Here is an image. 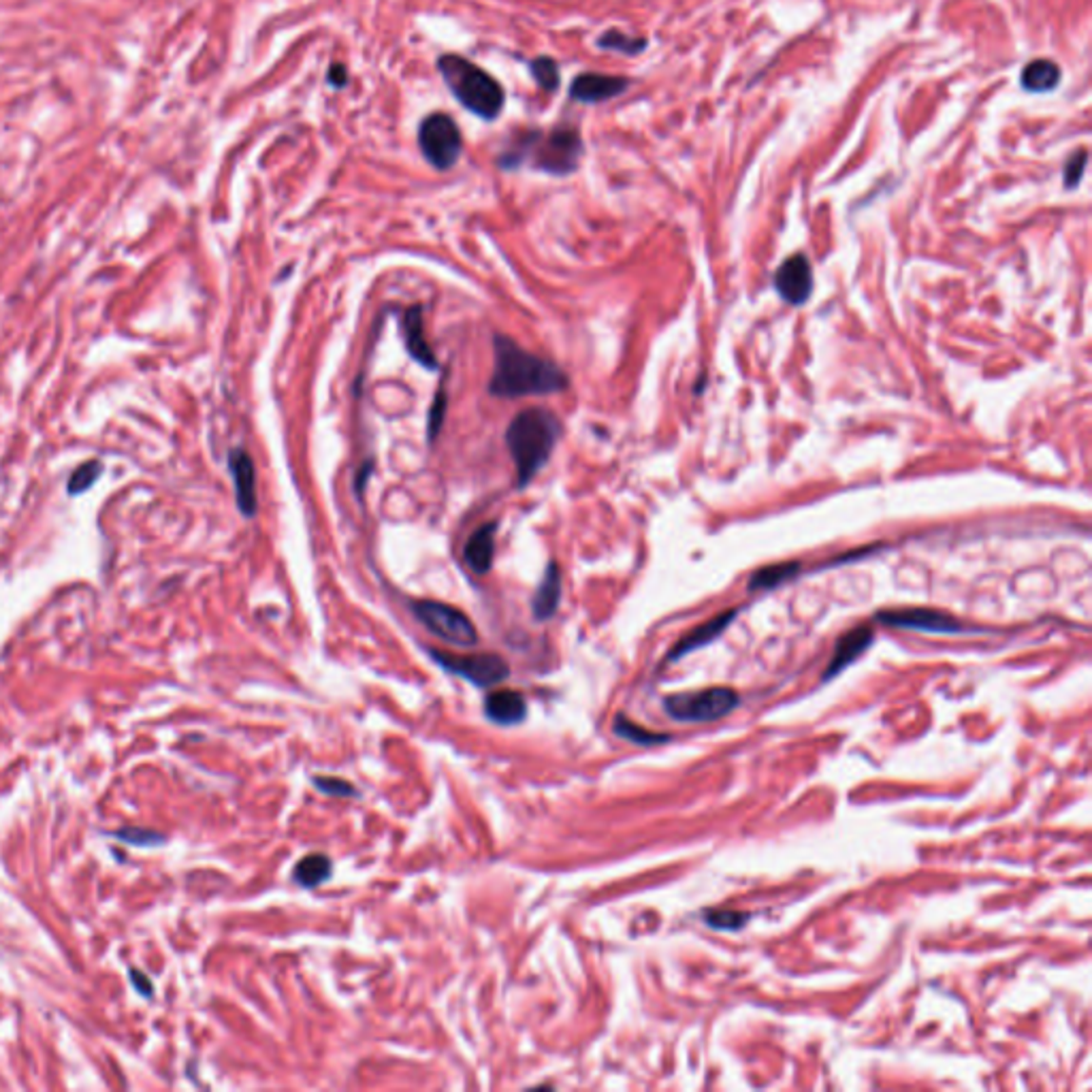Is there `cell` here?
<instances>
[{"mask_svg":"<svg viewBox=\"0 0 1092 1092\" xmlns=\"http://www.w3.org/2000/svg\"><path fill=\"white\" fill-rule=\"evenodd\" d=\"M877 622L892 625V627H905V630H917V632H930V634H960L965 627L941 610L932 608H898V610H881L877 613Z\"/></svg>","mask_w":1092,"mask_h":1092,"instance_id":"obj_9","label":"cell"},{"mask_svg":"<svg viewBox=\"0 0 1092 1092\" xmlns=\"http://www.w3.org/2000/svg\"><path fill=\"white\" fill-rule=\"evenodd\" d=\"M447 406H449L447 404V387L442 384L438 393H435L433 404L430 410V418H427V438H430V442L438 438V433L444 425V416H447Z\"/></svg>","mask_w":1092,"mask_h":1092,"instance_id":"obj_27","label":"cell"},{"mask_svg":"<svg viewBox=\"0 0 1092 1092\" xmlns=\"http://www.w3.org/2000/svg\"><path fill=\"white\" fill-rule=\"evenodd\" d=\"M412 613L427 630L449 644L468 649L478 642V632L471 619L455 606L433 600H418L412 604Z\"/></svg>","mask_w":1092,"mask_h":1092,"instance_id":"obj_7","label":"cell"},{"mask_svg":"<svg viewBox=\"0 0 1092 1092\" xmlns=\"http://www.w3.org/2000/svg\"><path fill=\"white\" fill-rule=\"evenodd\" d=\"M1086 163H1088V154L1086 150H1078L1069 156V161L1064 163V173H1063V182H1064V188H1078L1082 178H1084V169H1086Z\"/></svg>","mask_w":1092,"mask_h":1092,"instance_id":"obj_29","label":"cell"},{"mask_svg":"<svg viewBox=\"0 0 1092 1092\" xmlns=\"http://www.w3.org/2000/svg\"><path fill=\"white\" fill-rule=\"evenodd\" d=\"M401 327H404V342L410 356L416 363H421L425 370H438V359L433 356L431 346L425 337V318L421 305H412V308L406 310Z\"/></svg>","mask_w":1092,"mask_h":1092,"instance_id":"obj_13","label":"cell"},{"mask_svg":"<svg viewBox=\"0 0 1092 1092\" xmlns=\"http://www.w3.org/2000/svg\"><path fill=\"white\" fill-rule=\"evenodd\" d=\"M418 147L435 171H450L463 154V135L457 120L444 111L427 113L418 125Z\"/></svg>","mask_w":1092,"mask_h":1092,"instance_id":"obj_5","label":"cell"},{"mask_svg":"<svg viewBox=\"0 0 1092 1092\" xmlns=\"http://www.w3.org/2000/svg\"><path fill=\"white\" fill-rule=\"evenodd\" d=\"M229 471L235 487V502L246 519L257 517L259 497H257V469L255 461L243 449H233L229 452Z\"/></svg>","mask_w":1092,"mask_h":1092,"instance_id":"obj_11","label":"cell"},{"mask_svg":"<svg viewBox=\"0 0 1092 1092\" xmlns=\"http://www.w3.org/2000/svg\"><path fill=\"white\" fill-rule=\"evenodd\" d=\"M497 523H485V526H480L474 534L468 538L466 546H463V557H466V564L474 570L476 574H487L491 572L493 567V559H495V534H497Z\"/></svg>","mask_w":1092,"mask_h":1092,"instance_id":"obj_14","label":"cell"},{"mask_svg":"<svg viewBox=\"0 0 1092 1092\" xmlns=\"http://www.w3.org/2000/svg\"><path fill=\"white\" fill-rule=\"evenodd\" d=\"M314 785H316L320 792L329 794V796H337V798L353 796L354 794V788L351 783L344 781V779H335V776H316V779H314Z\"/></svg>","mask_w":1092,"mask_h":1092,"instance_id":"obj_30","label":"cell"},{"mask_svg":"<svg viewBox=\"0 0 1092 1092\" xmlns=\"http://www.w3.org/2000/svg\"><path fill=\"white\" fill-rule=\"evenodd\" d=\"M529 75L534 77L536 86L546 94H553L559 90L562 84V68L559 63L550 56H536L529 60Z\"/></svg>","mask_w":1092,"mask_h":1092,"instance_id":"obj_22","label":"cell"},{"mask_svg":"<svg viewBox=\"0 0 1092 1092\" xmlns=\"http://www.w3.org/2000/svg\"><path fill=\"white\" fill-rule=\"evenodd\" d=\"M796 572H798V564H794V562L766 565V567H762V570H757L754 576H751L749 589L751 591L773 589V587H776V584H781L788 579H792V576Z\"/></svg>","mask_w":1092,"mask_h":1092,"instance_id":"obj_23","label":"cell"},{"mask_svg":"<svg viewBox=\"0 0 1092 1092\" xmlns=\"http://www.w3.org/2000/svg\"><path fill=\"white\" fill-rule=\"evenodd\" d=\"M485 713L489 719L500 723V726H514V723L526 719L527 702L523 694L514 692V689H497V692L487 696Z\"/></svg>","mask_w":1092,"mask_h":1092,"instance_id":"obj_16","label":"cell"},{"mask_svg":"<svg viewBox=\"0 0 1092 1092\" xmlns=\"http://www.w3.org/2000/svg\"><path fill=\"white\" fill-rule=\"evenodd\" d=\"M372 471H374V459L363 463L361 469L356 471V476H354V491H356V497L363 495V489L367 487V480H370Z\"/></svg>","mask_w":1092,"mask_h":1092,"instance_id":"obj_32","label":"cell"},{"mask_svg":"<svg viewBox=\"0 0 1092 1092\" xmlns=\"http://www.w3.org/2000/svg\"><path fill=\"white\" fill-rule=\"evenodd\" d=\"M431 658L452 675L468 679L478 687H491L508 679L510 668L504 658L495 653L455 655L447 651H431Z\"/></svg>","mask_w":1092,"mask_h":1092,"instance_id":"obj_8","label":"cell"},{"mask_svg":"<svg viewBox=\"0 0 1092 1092\" xmlns=\"http://www.w3.org/2000/svg\"><path fill=\"white\" fill-rule=\"evenodd\" d=\"M584 154L583 137L576 126H557L553 130L527 128L512 139L508 147H504L497 156V167L504 171H514L521 164L529 163L531 167L546 173V176L565 178L579 169Z\"/></svg>","mask_w":1092,"mask_h":1092,"instance_id":"obj_2","label":"cell"},{"mask_svg":"<svg viewBox=\"0 0 1092 1092\" xmlns=\"http://www.w3.org/2000/svg\"><path fill=\"white\" fill-rule=\"evenodd\" d=\"M749 913L734 911V910H718L706 913V924L718 930H738L747 924Z\"/></svg>","mask_w":1092,"mask_h":1092,"instance_id":"obj_26","label":"cell"},{"mask_svg":"<svg viewBox=\"0 0 1092 1092\" xmlns=\"http://www.w3.org/2000/svg\"><path fill=\"white\" fill-rule=\"evenodd\" d=\"M327 84L331 88L335 90H342L344 86L348 84V68L342 63H335L329 67V73H327Z\"/></svg>","mask_w":1092,"mask_h":1092,"instance_id":"obj_31","label":"cell"},{"mask_svg":"<svg viewBox=\"0 0 1092 1092\" xmlns=\"http://www.w3.org/2000/svg\"><path fill=\"white\" fill-rule=\"evenodd\" d=\"M329 877H331V860L327 855L320 853L305 855L295 869V879L299 881L303 888H316Z\"/></svg>","mask_w":1092,"mask_h":1092,"instance_id":"obj_20","label":"cell"},{"mask_svg":"<svg viewBox=\"0 0 1092 1092\" xmlns=\"http://www.w3.org/2000/svg\"><path fill=\"white\" fill-rule=\"evenodd\" d=\"M615 734H619L622 738L636 742V745H660V742H666L670 738L668 734H660V732H651L646 728H641L638 723L623 718V715H619V718L615 719Z\"/></svg>","mask_w":1092,"mask_h":1092,"instance_id":"obj_24","label":"cell"},{"mask_svg":"<svg viewBox=\"0 0 1092 1092\" xmlns=\"http://www.w3.org/2000/svg\"><path fill=\"white\" fill-rule=\"evenodd\" d=\"M1061 67L1052 63V60L1047 58H1037L1033 63H1028L1025 68H1022L1020 73V86L1025 88L1026 92H1033V94H1042V92H1052L1059 88L1061 84Z\"/></svg>","mask_w":1092,"mask_h":1092,"instance_id":"obj_19","label":"cell"},{"mask_svg":"<svg viewBox=\"0 0 1092 1092\" xmlns=\"http://www.w3.org/2000/svg\"><path fill=\"white\" fill-rule=\"evenodd\" d=\"M871 642H872V630L869 625H860L855 627V630L847 632L834 646V655L824 672V680L833 679L843 668L850 666L853 660H858L860 655L869 649Z\"/></svg>","mask_w":1092,"mask_h":1092,"instance_id":"obj_17","label":"cell"},{"mask_svg":"<svg viewBox=\"0 0 1092 1092\" xmlns=\"http://www.w3.org/2000/svg\"><path fill=\"white\" fill-rule=\"evenodd\" d=\"M734 619H737V610H728V613H723L719 617L711 619V622L702 623L700 627H696V630L689 632L685 638H680V641L675 644V649H672L668 655V661H677L680 658H685L687 653H692L696 649H700V646L713 642L715 638H718L734 622Z\"/></svg>","mask_w":1092,"mask_h":1092,"instance_id":"obj_18","label":"cell"},{"mask_svg":"<svg viewBox=\"0 0 1092 1092\" xmlns=\"http://www.w3.org/2000/svg\"><path fill=\"white\" fill-rule=\"evenodd\" d=\"M596 46L600 49L619 51V54H625V56H638L646 49L649 41H646L644 37H632V34H625L617 29H610V30L600 34Z\"/></svg>","mask_w":1092,"mask_h":1092,"instance_id":"obj_21","label":"cell"},{"mask_svg":"<svg viewBox=\"0 0 1092 1092\" xmlns=\"http://www.w3.org/2000/svg\"><path fill=\"white\" fill-rule=\"evenodd\" d=\"M775 288L785 301L802 305L814 293V269L805 255L785 259L775 274Z\"/></svg>","mask_w":1092,"mask_h":1092,"instance_id":"obj_10","label":"cell"},{"mask_svg":"<svg viewBox=\"0 0 1092 1092\" xmlns=\"http://www.w3.org/2000/svg\"><path fill=\"white\" fill-rule=\"evenodd\" d=\"M493 374L489 393L493 397L519 399L531 395H555L570 387V378L557 363L531 354L512 337L497 334L493 337Z\"/></svg>","mask_w":1092,"mask_h":1092,"instance_id":"obj_1","label":"cell"},{"mask_svg":"<svg viewBox=\"0 0 1092 1092\" xmlns=\"http://www.w3.org/2000/svg\"><path fill=\"white\" fill-rule=\"evenodd\" d=\"M738 706V694L730 687H709L702 692L677 694L663 700V709L677 721L700 723L726 718Z\"/></svg>","mask_w":1092,"mask_h":1092,"instance_id":"obj_6","label":"cell"},{"mask_svg":"<svg viewBox=\"0 0 1092 1092\" xmlns=\"http://www.w3.org/2000/svg\"><path fill=\"white\" fill-rule=\"evenodd\" d=\"M630 80L623 75H604V73H581L576 75L570 86V99L583 105H598L613 101L630 88Z\"/></svg>","mask_w":1092,"mask_h":1092,"instance_id":"obj_12","label":"cell"},{"mask_svg":"<svg viewBox=\"0 0 1092 1092\" xmlns=\"http://www.w3.org/2000/svg\"><path fill=\"white\" fill-rule=\"evenodd\" d=\"M130 982H133L139 994H144V997H152V984L142 971H135L133 968V971H130Z\"/></svg>","mask_w":1092,"mask_h":1092,"instance_id":"obj_33","label":"cell"},{"mask_svg":"<svg viewBox=\"0 0 1092 1092\" xmlns=\"http://www.w3.org/2000/svg\"><path fill=\"white\" fill-rule=\"evenodd\" d=\"M562 589L564 583L559 564L548 562L543 574V581L538 583V589L534 593V602H531V610H534V617L538 622H548V619L555 617L559 602H562Z\"/></svg>","mask_w":1092,"mask_h":1092,"instance_id":"obj_15","label":"cell"},{"mask_svg":"<svg viewBox=\"0 0 1092 1092\" xmlns=\"http://www.w3.org/2000/svg\"><path fill=\"white\" fill-rule=\"evenodd\" d=\"M435 67L463 109L485 122H493L502 116L506 92L491 73L459 54L438 56Z\"/></svg>","mask_w":1092,"mask_h":1092,"instance_id":"obj_4","label":"cell"},{"mask_svg":"<svg viewBox=\"0 0 1092 1092\" xmlns=\"http://www.w3.org/2000/svg\"><path fill=\"white\" fill-rule=\"evenodd\" d=\"M99 476H101V463H99V461L84 463V466L77 468V469L73 471V476L68 478V485H67L68 493H71V495H80V493H84V491H88V489L96 483V480H99Z\"/></svg>","mask_w":1092,"mask_h":1092,"instance_id":"obj_25","label":"cell"},{"mask_svg":"<svg viewBox=\"0 0 1092 1092\" xmlns=\"http://www.w3.org/2000/svg\"><path fill=\"white\" fill-rule=\"evenodd\" d=\"M113 836L120 838V841L130 843V845H139V847H152V845H161L164 843V836L154 833V830H145V828H122L118 833H113Z\"/></svg>","mask_w":1092,"mask_h":1092,"instance_id":"obj_28","label":"cell"},{"mask_svg":"<svg viewBox=\"0 0 1092 1092\" xmlns=\"http://www.w3.org/2000/svg\"><path fill=\"white\" fill-rule=\"evenodd\" d=\"M562 435V421L545 408H527L506 430V447L517 469V487L526 489L543 469Z\"/></svg>","mask_w":1092,"mask_h":1092,"instance_id":"obj_3","label":"cell"}]
</instances>
